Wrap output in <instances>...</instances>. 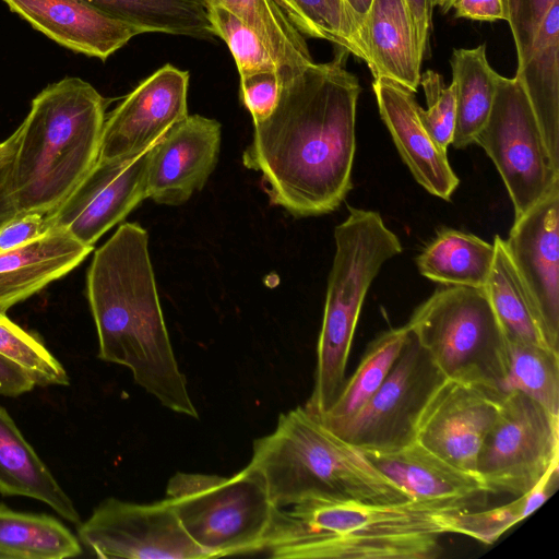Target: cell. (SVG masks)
Masks as SVG:
<instances>
[{
    "instance_id": "obj_1",
    "label": "cell",
    "mask_w": 559,
    "mask_h": 559,
    "mask_svg": "<svg viewBox=\"0 0 559 559\" xmlns=\"http://www.w3.org/2000/svg\"><path fill=\"white\" fill-rule=\"evenodd\" d=\"M340 48L282 85L272 114L254 123L243 165L260 171L272 204L296 217L335 211L353 187L358 79Z\"/></svg>"
},
{
    "instance_id": "obj_2",
    "label": "cell",
    "mask_w": 559,
    "mask_h": 559,
    "mask_svg": "<svg viewBox=\"0 0 559 559\" xmlns=\"http://www.w3.org/2000/svg\"><path fill=\"white\" fill-rule=\"evenodd\" d=\"M86 286L98 357L128 367L165 407L198 418L164 321L146 230L120 225L95 252Z\"/></svg>"
},
{
    "instance_id": "obj_3",
    "label": "cell",
    "mask_w": 559,
    "mask_h": 559,
    "mask_svg": "<svg viewBox=\"0 0 559 559\" xmlns=\"http://www.w3.org/2000/svg\"><path fill=\"white\" fill-rule=\"evenodd\" d=\"M456 511L416 501L305 500L275 510L263 550L280 559H433Z\"/></svg>"
},
{
    "instance_id": "obj_4",
    "label": "cell",
    "mask_w": 559,
    "mask_h": 559,
    "mask_svg": "<svg viewBox=\"0 0 559 559\" xmlns=\"http://www.w3.org/2000/svg\"><path fill=\"white\" fill-rule=\"evenodd\" d=\"M106 106L88 82L71 76L32 100L13 168L20 213L55 211L84 179L99 156Z\"/></svg>"
},
{
    "instance_id": "obj_5",
    "label": "cell",
    "mask_w": 559,
    "mask_h": 559,
    "mask_svg": "<svg viewBox=\"0 0 559 559\" xmlns=\"http://www.w3.org/2000/svg\"><path fill=\"white\" fill-rule=\"evenodd\" d=\"M248 465L262 476L277 509L310 499L412 501L305 406L281 414L275 430L254 441Z\"/></svg>"
},
{
    "instance_id": "obj_6",
    "label": "cell",
    "mask_w": 559,
    "mask_h": 559,
    "mask_svg": "<svg viewBox=\"0 0 559 559\" xmlns=\"http://www.w3.org/2000/svg\"><path fill=\"white\" fill-rule=\"evenodd\" d=\"M334 240L314 384L305 405L318 416L334 403L346 380L355 330L372 281L381 266L403 250L378 212L356 207H348V216L335 227Z\"/></svg>"
},
{
    "instance_id": "obj_7",
    "label": "cell",
    "mask_w": 559,
    "mask_h": 559,
    "mask_svg": "<svg viewBox=\"0 0 559 559\" xmlns=\"http://www.w3.org/2000/svg\"><path fill=\"white\" fill-rule=\"evenodd\" d=\"M406 325L447 379L507 395L508 342L484 288L443 285Z\"/></svg>"
},
{
    "instance_id": "obj_8",
    "label": "cell",
    "mask_w": 559,
    "mask_h": 559,
    "mask_svg": "<svg viewBox=\"0 0 559 559\" xmlns=\"http://www.w3.org/2000/svg\"><path fill=\"white\" fill-rule=\"evenodd\" d=\"M166 498L210 558L263 550L277 509L250 465L231 477L178 472L168 480Z\"/></svg>"
},
{
    "instance_id": "obj_9",
    "label": "cell",
    "mask_w": 559,
    "mask_h": 559,
    "mask_svg": "<svg viewBox=\"0 0 559 559\" xmlns=\"http://www.w3.org/2000/svg\"><path fill=\"white\" fill-rule=\"evenodd\" d=\"M559 465V417L512 390L501 401L476 461L489 493L523 495Z\"/></svg>"
},
{
    "instance_id": "obj_10",
    "label": "cell",
    "mask_w": 559,
    "mask_h": 559,
    "mask_svg": "<svg viewBox=\"0 0 559 559\" xmlns=\"http://www.w3.org/2000/svg\"><path fill=\"white\" fill-rule=\"evenodd\" d=\"M474 143L485 150L500 174L513 204L514 218L559 183V168L550 159L516 75H499L492 108Z\"/></svg>"
},
{
    "instance_id": "obj_11",
    "label": "cell",
    "mask_w": 559,
    "mask_h": 559,
    "mask_svg": "<svg viewBox=\"0 0 559 559\" xmlns=\"http://www.w3.org/2000/svg\"><path fill=\"white\" fill-rule=\"evenodd\" d=\"M445 379L409 331L396 362L379 390L358 414L331 431L359 450L404 448L415 442L420 415Z\"/></svg>"
},
{
    "instance_id": "obj_12",
    "label": "cell",
    "mask_w": 559,
    "mask_h": 559,
    "mask_svg": "<svg viewBox=\"0 0 559 559\" xmlns=\"http://www.w3.org/2000/svg\"><path fill=\"white\" fill-rule=\"evenodd\" d=\"M78 533L99 558H210L185 531L167 498L146 504L108 498L80 523Z\"/></svg>"
},
{
    "instance_id": "obj_13",
    "label": "cell",
    "mask_w": 559,
    "mask_h": 559,
    "mask_svg": "<svg viewBox=\"0 0 559 559\" xmlns=\"http://www.w3.org/2000/svg\"><path fill=\"white\" fill-rule=\"evenodd\" d=\"M504 246L546 344L559 352V183L514 218Z\"/></svg>"
},
{
    "instance_id": "obj_14",
    "label": "cell",
    "mask_w": 559,
    "mask_h": 559,
    "mask_svg": "<svg viewBox=\"0 0 559 559\" xmlns=\"http://www.w3.org/2000/svg\"><path fill=\"white\" fill-rule=\"evenodd\" d=\"M148 150L124 158L99 160L53 211L61 228L85 246L94 243L147 199Z\"/></svg>"
},
{
    "instance_id": "obj_15",
    "label": "cell",
    "mask_w": 559,
    "mask_h": 559,
    "mask_svg": "<svg viewBox=\"0 0 559 559\" xmlns=\"http://www.w3.org/2000/svg\"><path fill=\"white\" fill-rule=\"evenodd\" d=\"M501 401L477 385L445 379L420 415L415 441L451 465L477 475V455Z\"/></svg>"
},
{
    "instance_id": "obj_16",
    "label": "cell",
    "mask_w": 559,
    "mask_h": 559,
    "mask_svg": "<svg viewBox=\"0 0 559 559\" xmlns=\"http://www.w3.org/2000/svg\"><path fill=\"white\" fill-rule=\"evenodd\" d=\"M189 72L165 64L141 82L105 119L99 160L139 155L188 116Z\"/></svg>"
},
{
    "instance_id": "obj_17",
    "label": "cell",
    "mask_w": 559,
    "mask_h": 559,
    "mask_svg": "<svg viewBox=\"0 0 559 559\" xmlns=\"http://www.w3.org/2000/svg\"><path fill=\"white\" fill-rule=\"evenodd\" d=\"M221 145V124L200 115L187 116L150 147L147 198L179 205L201 190L213 171Z\"/></svg>"
},
{
    "instance_id": "obj_18",
    "label": "cell",
    "mask_w": 559,
    "mask_h": 559,
    "mask_svg": "<svg viewBox=\"0 0 559 559\" xmlns=\"http://www.w3.org/2000/svg\"><path fill=\"white\" fill-rule=\"evenodd\" d=\"M360 451L412 501L440 509L475 510L489 495L477 475L451 465L416 441L393 451Z\"/></svg>"
},
{
    "instance_id": "obj_19",
    "label": "cell",
    "mask_w": 559,
    "mask_h": 559,
    "mask_svg": "<svg viewBox=\"0 0 559 559\" xmlns=\"http://www.w3.org/2000/svg\"><path fill=\"white\" fill-rule=\"evenodd\" d=\"M372 88L379 112L415 180L430 194L449 201L459 186L447 152L424 128L414 93L401 84L376 78Z\"/></svg>"
},
{
    "instance_id": "obj_20",
    "label": "cell",
    "mask_w": 559,
    "mask_h": 559,
    "mask_svg": "<svg viewBox=\"0 0 559 559\" xmlns=\"http://www.w3.org/2000/svg\"><path fill=\"white\" fill-rule=\"evenodd\" d=\"M34 28L75 52L106 60L141 34L84 0H3Z\"/></svg>"
},
{
    "instance_id": "obj_21",
    "label": "cell",
    "mask_w": 559,
    "mask_h": 559,
    "mask_svg": "<svg viewBox=\"0 0 559 559\" xmlns=\"http://www.w3.org/2000/svg\"><path fill=\"white\" fill-rule=\"evenodd\" d=\"M92 249L64 229L52 228L28 243L0 251V313L71 272Z\"/></svg>"
},
{
    "instance_id": "obj_22",
    "label": "cell",
    "mask_w": 559,
    "mask_h": 559,
    "mask_svg": "<svg viewBox=\"0 0 559 559\" xmlns=\"http://www.w3.org/2000/svg\"><path fill=\"white\" fill-rule=\"evenodd\" d=\"M361 34L373 79L392 80L415 93L424 52L405 0H372Z\"/></svg>"
},
{
    "instance_id": "obj_23",
    "label": "cell",
    "mask_w": 559,
    "mask_h": 559,
    "mask_svg": "<svg viewBox=\"0 0 559 559\" xmlns=\"http://www.w3.org/2000/svg\"><path fill=\"white\" fill-rule=\"evenodd\" d=\"M515 75L526 93L550 159L559 168V0L545 15L530 56L518 63Z\"/></svg>"
},
{
    "instance_id": "obj_24",
    "label": "cell",
    "mask_w": 559,
    "mask_h": 559,
    "mask_svg": "<svg viewBox=\"0 0 559 559\" xmlns=\"http://www.w3.org/2000/svg\"><path fill=\"white\" fill-rule=\"evenodd\" d=\"M0 493L39 500L59 515L80 524L74 503L0 406Z\"/></svg>"
},
{
    "instance_id": "obj_25",
    "label": "cell",
    "mask_w": 559,
    "mask_h": 559,
    "mask_svg": "<svg viewBox=\"0 0 559 559\" xmlns=\"http://www.w3.org/2000/svg\"><path fill=\"white\" fill-rule=\"evenodd\" d=\"M456 119L451 145L464 148L485 126L492 108L499 73L489 64L486 45L454 49L450 60Z\"/></svg>"
},
{
    "instance_id": "obj_26",
    "label": "cell",
    "mask_w": 559,
    "mask_h": 559,
    "mask_svg": "<svg viewBox=\"0 0 559 559\" xmlns=\"http://www.w3.org/2000/svg\"><path fill=\"white\" fill-rule=\"evenodd\" d=\"M495 246L475 235L444 228L416 259L419 273L445 286L484 288Z\"/></svg>"
},
{
    "instance_id": "obj_27",
    "label": "cell",
    "mask_w": 559,
    "mask_h": 559,
    "mask_svg": "<svg viewBox=\"0 0 559 559\" xmlns=\"http://www.w3.org/2000/svg\"><path fill=\"white\" fill-rule=\"evenodd\" d=\"M221 5L251 27L270 51L282 84L313 63L301 33L292 24L275 0H204Z\"/></svg>"
},
{
    "instance_id": "obj_28",
    "label": "cell",
    "mask_w": 559,
    "mask_h": 559,
    "mask_svg": "<svg viewBox=\"0 0 559 559\" xmlns=\"http://www.w3.org/2000/svg\"><path fill=\"white\" fill-rule=\"evenodd\" d=\"M142 33L194 38L215 35L204 0H84Z\"/></svg>"
},
{
    "instance_id": "obj_29",
    "label": "cell",
    "mask_w": 559,
    "mask_h": 559,
    "mask_svg": "<svg viewBox=\"0 0 559 559\" xmlns=\"http://www.w3.org/2000/svg\"><path fill=\"white\" fill-rule=\"evenodd\" d=\"M407 325L382 332L372 340L330 408L317 416L328 429L349 420L370 401L396 362L408 335Z\"/></svg>"
},
{
    "instance_id": "obj_30",
    "label": "cell",
    "mask_w": 559,
    "mask_h": 559,
    "mask_svg": "<svg viewBox=\"0 0 559 559\" xmlns=\"http://www.w3.org/2000/svg\"><path fill=\"white\" fill-rule=\"evenodd\" d=\"M81 552L80 539L56 518L0 503V558L64 559Z\"/></svg>"
},
{
    "instance_id": "obj_31",
    "label": "cell",
    "mask_w": 559,
    "mask_h": 559,
    "mask_svg": "<svg viewBox=\"0 0 559 559\" xmlns=\"http://www.w3.org/2000/svg\"><path fill=\"white\" fill-rule=\"evenodd\" d=\"M492 243L495 257L484 289L506 338L549 347L542 335L530 297L508 255L504 239L496 235Z\"/></svg>"
},
{
    "instance_id": "obj_32",
    "label": "cell",
    "mask_w": 559,
    "mask_h": 559,
    "mask_svg": "<svg viewBox=\"0 0 559 559\" xmlns=\"http://www.w3.org/2000/svg\"><path fill=\"white\" fill-rule=\"evenodd\" d=\"M304 36L325 39L367 64L360 27L345 0H275Z\"/></svg>"
},
{
    "instance_id": "obj_33",
    "label": "cell",
    "mask_w": 559,
    "mask_h": 559,
    "mask_svg": "<svg viewBox=\"0 0 559 559\" xmlns=\"http://www.w3.org/2000/svg\"><path fill=\"white\" fill-rule=\"evenodd\" d=\"M559 465L554 466L530 491L503 506L483 510H462L452 514L451 533L493 544L509 528L534 513L557 490Z\"/></svg>"
},
{
    "instance_id": "obj_34",
    "label": "cell",
    "mask_w": 559,
    "mask_h": 559,
    "mask_svg": "<svg viewBox=\"0 0 559 559\" xmlns=\"http://www.w3.org/2000/svg\"><path fill=\"white\" fill-rule=\"evenodd\" d=\"M507 342V394L520 391L559 417V352L536 344Z\"/></svg>"
},
{
    "instance_id": "obj_35",
    "label": "cell",
    "mask_w": 559,
    "mask_h": 559,
    "mask_svg": "<svg viewBox=\"0 0 559 559\" xmlns=\"http://www.w3.org/2000/svg\"><path fill=\"white\" fill-rule=\"evenodd\" d=\"M0 354L25 369L36 385H68L63 366L34 335L0 313Z\"/></svg>"
},
{
    "instance_id": "obj_36",
    "label": "cell",
    "mask_w": 559,
    "mask_h": 559,
    "mask_svg": "<svg viewBox=\"0 0 559 559\" xmlns=\"http://www.w3.org/2000/svg\"><path fill=\"white\" fill-rule=\"evenodd\" d=\"M207 13L214 35L227 44L240 76L262 70L276 71L270 51L251 27L217 4L207 5Z\"/></svg>"
},
{
    "instance_id": "obj_37",
    "label": "cell",
    "mask_w": 559,
    "mask_h": 559,
    "mask_svg": "<svg viewBox=\"0 0 559 559\" xmlns=\"http://www.w3.org/2000/svg\"><path fill=\"white\" fill-rule=\"evenodd\" d=\"M427 109L418 105V116L426 131L437 145L448 152L451 145L456 119V100L454 85H445L442 76L427 70L420 74Z\"/></svg>"
},
{
    "instance_id": "obj_38",
    "label": "cell",
    "mask_w": 559,
    "mask_h": 559,
    "mask_svg": "<svg viewBox=\"0 0 559 559\" xmlns=\"http://www.w3.org/2000/svg\"><path fill=\"white\" fill-rule=\"evenodd\" d=\"M558 0H503L518 53V63L524 62L533 47L542 22Z\"/></svg>"
},
{
    "instance_id": "obj_39",
    "label": "cell",
    "mask_w": 559,
    "mask_h": 559,
    "mask_svg": "<svg viewBox=\"0 0 559 559\" xmlns=\"http://www.w3.org/2000/svg\"><path fill=\"white\" fill-rule=\"evenodd\" d=\"M275 70H262L240 76L241 100L252 116L253 123L267 118L274 110L282 90Z\"/></svg>"
},
{
    "instance_id": "obj_40",
    "label": "cell",
    "mask_w": 559,
    "mask_h": 559,
    "mask_svg": "<svg viewBox=\"0 0 559 559\" xmlns=\"http://www.w3.org/2000/svg\"><path fill=\"white\" fill-rule=\"evenodd\" d=\"M51 212H24L0 228V251L28 243L53 228Z\"/></svg>"
},
{
    "instance_id": "obj_41",
    "label": "cell",
    "mask_w": 559,
    "mask_h": 559,
    "mask_svg": "<svg viewBox=\"0 0 559 559\" xmlns=\"http://www.w3.org/2000/svg\"><path fill=\"white\" fill-rule=\"evenodd\" d=\"M20 127L0 143V228L20 212L13 189V168L20 142Z\"/></svg>"
},
{
    "instance_id": "obj_42",
    "label": "cell",
    "mask_w": 559,
    "mask_h": 559,
    "mask_svg": "<svg viewBox=\"0 0 559 559\" xmlns=\"http://www.w3.org/2000/svg\"><path fill=\"white\" fill-rule=\"evenodd\" d=\"M452 9L455 10L456 17L486 22L507 21L503 0H455Z\"/></svg>"
},
{
    "instance_id": "obj_43",
    "label": "cell",
    "mask_w": 559,
    "mask_h": 559,
    "mask_svg": "<svg viewBox=\"0 0 559 559\" xmlns=\"http://www.w3.org/2000/svg\"><path fill=\"white\" fill-rule=\"evenodd\" d=\"M35 381L19 364L0 354V395L19 396L29 392Z\"/></svg>"
},
{
    "instance_id": "obj_44",
    "label": "cell",
    "mask_w": 559,
    "mask_h": 559,
    "mask_svg": "<svg viewBox=\"0 0 559 559\" xmlns=\"http://www.w3.org/2000/svg\"><path fill=\"white\" fill-rule=\"evenodd\" d=\"M413 17L420 50L425 53L432 27L436 0H405Z\"/></svg>"
},
{
    "instance_id": "obj_45",
    "label": "cell",
    "mask_w": 559,
    "mask_h": 559,
    "mask_svg": "<svg viewBox=\"0 0 559 559\" xmlns=\"http://www.w3.org/2000/svg\"><path fill=\"white\" fill-rule=\"evenodd\" d=\"M372 0H345L347 5L349 7L354 17L356 19L360 31L367 13L369 11L370 4ZM362 35V34H361Z\"/></svg>"
},
{
    "instance_id": "obj_46",
    "label": "cell",
    "mask_w": 559,
    "mask_h": 559,
    "mask_svg": "<svg viewBox=\"0 0 559 559\" xmlns=\"http://www.w3.org/2000/svg\"><path fill=\"white\" fill-rule=\"evenodd\" d=\"M455 0H436V5H438L442 12H448L452 9V5Z\"/></svg>"
}]
</instances>
